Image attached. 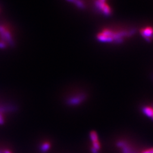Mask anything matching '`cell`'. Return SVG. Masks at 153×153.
<instances>
[{"mask_svg":"<svg viewBox=\"0 0 153 153\" xmlns=\"http://www.w3.org/2000/svg\"><path fill=\"white\" fill-rule=\"evenodd\" d=\"M142 113L148 118H153V108L150 106H145L142 107Z\"/></svg>","mask_w":153,"mask_h":153,"instance_id":"obj_6","label":"cell"},{"mask_svg":"<svg viewBox=\"0 0 153 153\" xmlns=\"http://www.w3.org/2000/svg\"><path fill=\"white\" fill-rule=\"evenodd\" d=\"M68 1L73 3L74 5H75L77 6H78L80 8H83L84 6V3L82 0H68Z\"/></svg>","mask_w":153,"mask_h":153,"instance_id":"obj_9","label":"cell"},{"mask_svg":"<svg viewBox=\"0 0 153 153\" xmlns=\"http://www.w3.org/2000/svg\"><path fill=\"white\" fill-rule=\"evenodd\" d=\"M134 33L133 30L105 28L97 35V39L102 42H121L124 39Z\"/></svg>","mask_w":153,"mask_h":153,"instance_id":"obj_1","label":"cell"},{"mask_svg":"<svg viewBox=\"0 0 153 153\" xmlns=\"http://www.w3.org/2000/svg\"><path fill=\"white\" fill-rule=\"evenodd\" d=\"M4 122V118L2 116V115L0 113V124H3Z\"/></svg>","mask_w":153,"mask_h":153,"instance_id":"obj_11","label":"cell"},{"mask_svg":"<svg viewBox=\"0 0 153 153\" xmlns=\"http://www.w3.org/2000/svg\"><path fill=\"white\" fill-rule=\"evenodd\" d=\"M118 146L123 150V153H136L125 142H118Z\"/></svg>","mask_w":153,"mask_h":153,"instance_id":"obj_7","label":"cell"},{"mask_svg":"<svg viewBox=\"0 0 153 153\" xmlns=\"http://www.w3.org/2000/svg\"><path fill=\"white\" fill-rule=\"evenodd\" d=\"M14 37L10 28L5 24H0V48H5L12 46Z\"/></svg>","mask_w":153,"mask_h":153,"instance_id":"obj_2","label":"cell"},{"mask_svg":"<svg viewBox=\"0 0 153 153\" xmlns=\"http://www.w3.org/2000/svg\"><path fill=\"white\" fill-rule=\"evenodd\" d=\"M50 146H51V145L49 142H44L43 143H42V145H41L40 146V150L42 152H47L48 150L50 148Z\"/></svg>","mask_w":153,"mask_h":153,"instance_id":"obj_8","label":"cell"},{"mask_svg":"<svg viewBox=\"0 0 153 153\" xmlns=\"http://www.w3.org/2000/svg\"><path fill=\"white\" fill-rule=\"evenodd\" d=\"M4 153H12L9 150H6L4 151Z\"/></svg>","mask_w":153,"mask_h":153,"instance_id":"obj_12","label":"cell"},{"mask_svg":"<svg viewBox=\"0 0 153 153\" xmlns=\"http://www.w3.org/2000/svg\"></svg>","mask_w":153,"mask_h":153,"instance_id":"obj_13","label":"cell"},{"mask_svg":"<svg viewBox=\"0 0 153 153\" xmlns=\"http://www.w3.org/2000/svg\"><path fill=\"white\" fill-rule=\"evenodd\" d=\"M142 35L147 39H150L153 34V28L150 27H146L142 28L141 31Z\"/></svg>","mask_w":153,"mask_h":153,"instance_id":"obj_5","label":"cell"},{"mask_svg":"<svg viewBox=\"0 0 153 153\" xmlns=\"http://www.w3.org/2000/svg\"><path fill=\"white\" fill-rule=\"evenodd\" d=\"M86 96L84 94H78L70 97L67 100V104L69 106H77L86 99Z\"/></svg>","mask_w":153,"mask_h":153,"instance_id":"obj_4","label":"cell"},{"mask_svg":"<svg viewBox=\"0 0 153 153\" xmlns=\"http://www.w3.org/2000/svg\"><path fill=\"white\" fill-rule=\"evenodd\" d=\"M90 139H91L92 142L98 140V134H97V133L95 132H94V131H92L90 133Z\"/></svg>","mask_w":153,"mask_h":153,"instance_id":"obj_10","label":"cell"},{"mask_svg":"<svg viewBox=\"0 0 153 153\" xmlns=\"http://www.w3.org/2000/svg\"><path fill=\"white\" fill-rule=\"evenodd\" d=\"M106 1L107 0H96L95 5L97 9L103 14L108 15L111 13V9Z\"/></svg>","mask_w":153,"mask_h":153,"instance_id":"obj_3","label":"cell"}]
</instances>
